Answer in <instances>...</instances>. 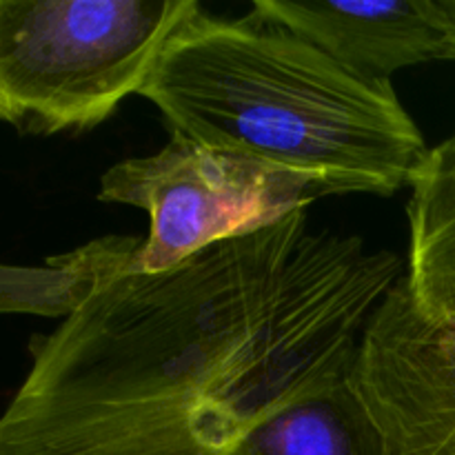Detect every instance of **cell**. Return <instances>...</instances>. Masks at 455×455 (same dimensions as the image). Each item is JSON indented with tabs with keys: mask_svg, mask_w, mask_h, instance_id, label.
Here are the masks:
<instances>
[{
	"mask_svg": "<svg viewBox=\"0 0 455 455\" xmlns=\"http://www.w3.org/2000/svg\"><path fill=\"white\" fill-rule=\"evenodd\" d=\"M355 378L387 455H455V315L422 314L404 275L364 331Z\"/></svg>",
	"mask_w": 455,
	"mask_h": 455,
	"instance_id": "cell-5",
	"label": "cell"
},
{
	"mask_svg": "<svg viewBox=\"0 0 455 455\" xmlns=\"http://www.w3.org/2000/svg\"><path fill=\"white\" fill-rule=\"evenodd\" d=\"M307 212L124 275L36 336L0 455H231L275 413L355 376L407 267Z\"/></svg>",
	"mask_w": 455,
	"mask_h": 455,
	"instance_id": "cell-1",
	"label": "cell"
},
{
	"mask_svg": "<svg viewBox=\"0 0 455 455\" xmlns=\"http://www.w3.org/2000/svg\"><path fill=\"white\" fill-rule=\"evenodd\" d=\"M198 0H0V118L20 133L87 132L140 96Z\"/></svg>",
	"mask_w": 455,
	"mask_h": 455,
	"instance_id": "cell-3",
	"label": "cell"
},
{
	"mask_svg": "<svg viewBox=\"0 0 455 455\" xmlns=\"http://www.w3.org/2000/svg\"><path fill=\"white\" fill-rule=\"evenodd\" d=\"M320 196L293 173L172 133L149 156L127 158L100 178V203L147 212L149 234L133 274H160L212 244L253 234L309 209Z\"/></svg>",
	"mask_w": 455,
	"mask_h": 455,
	"instance_id": "cell-4",
	"label": "cell"
},
{
	"mask_svg": "<svg viewBox=\"0 0 455 455\" xmlns=\"http://www.w3.org/2000/svg\"><path fill=\"white\" fill-rule=\"evenodd\" d=\"M140 96L172 133L293 173L320 198L411 189L431 151L391 80L358 74L256 12H200Z\"/></svg>",
	"mask_w": 455,
	"mask_h": 455,
	"instance_id": "cell-2",
	"label": "cell"
},
{
	"mask_svg": "<svg viewBox=\"0 0 455 455\" xmlns=\"http://www.w3.org/2000/svg\"><path fill=\"white\" fill-rule=\"evenodd\" d=\"M145 247L140 235H102L38 267L0 269V311L71 318L105 289L133 274Z\"/></svg>",
	"mask_w": 455,
	"mask_h": 455,
	"instance_id": "cell-7",
	"label": "cell"
},
{
	"mask_svg": "<svg viewBox=\"0 0 455 455\" xmlns=\"http://www.w3.org/2000/svg\"><path fill=\"white\" fill-rule=\"evenodd\" d=\"M453 136H455V133H453Z\"/></svg>",
	"mask_w": 455,
	"mask_h": 455,
	"instance_id": "cell-10",
	"label": "cell"
},
{
	"mask_svg": "<svg viewBox=\"0 0 455 455\" xmlns=\"http://www.w3.org/2000/svg\"><path fill=\"white\" fill-rule=\"evenodd\" d=\"M404 284L422 314L455 315V136L431 147L407 204Z\"/></svg>",
	"mask_w": 455,
	"mask_h": 455,
	"instance_id": "cell-8",
	"label": "cell"
},
{
	"mask_svg": "<svg viewBox=\"0 0 455 455\" xmlns=\"http://www.w3.org/2000/svg\"><path fill=\"white\" fill-rule=\"evenodd\" d=\"M251 12L287 27L342 65L376 80H391V74L420 62L455 60L443 0H256Z\"/></svg>",
	"mask_w": 455,
	"mask_h": 455,
	"instance_id": "cell-6",
	"label": "cell"
},
{
	"mask_svg": "<svg viewBox=\"0 0 455 455\" xmlns=\"http://www.w3.org/2000/svg\"><path fill=\"white\" fill-rule=\"evenodd\" d=\"M231 455H387L358 378L311 395L249 434Z\"/></svg>",
	"mask_w": 455,
	"mask_h": 455,
	"instance_id": "cell-9",
	"label": "cell"
}]
</instances>
